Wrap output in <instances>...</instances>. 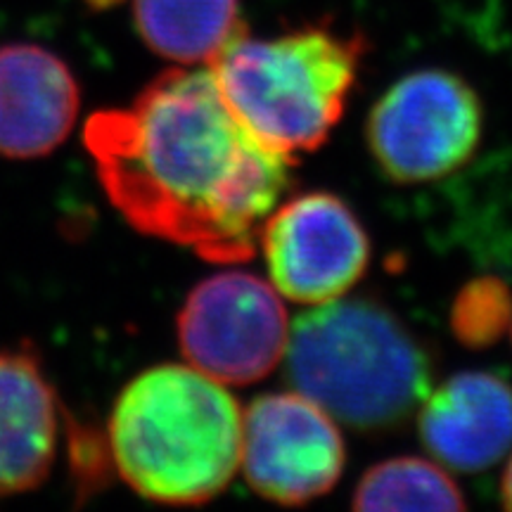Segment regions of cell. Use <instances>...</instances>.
<instances>
[{
	"label": "cell",
	"mask_w": 512,
	"mask_h": 512,
	"mask_svg": "<svg viewBox=\"0 0 512 512\" xmlns=\"http://www.w3.org/2000/svg\"><path fill=\"white\" fill-rule=\"evenodd\" d=\"M259 247L280 297L309 306L344 297L370 261L366 228L330 192H306L273 209Z\"/></svg>",
	"instance_id": "52a82bcc"
},
{
	"label": "cell",
	"mask_w": 512,
	"mask_h": 512,
	"mask_svg": "<svg viewBox=\"0 0 512 512\" xmlns=\"http://www.w3.org/2000/svg\"><path fill=\"white\" fill-rule=\"evenodd\" d=\"M83 145L107 200L150 238L245 264L290 183L292 157L254 136L207 67H174L131 105L95 112Z\"/></svg>",
	"instance_id": "6da1fadb"
},
{
	"label": "cell",
	"mask_w": 512,
	"mask_h": 512,
	"mask_svg": "<svg viewBox=\"0 0 512 512\" xmlns=\"http://www.w3.org/2000/svg\"><path fill=\"white\" fill-rule=\"evenodd\" d=\"M420 437L444 467L482 472L512 448V387L491 373H460L422 403Z\"/></svg>",
	"instance_id": "30bf717a"
},
{
	"label": "cell",
	"mask_w": 512,
	"mask_h": 512,
	"mask_svg": "<svg viewBox=\"0 0 512 512\" xmlns=\"http://www.w3.org/2000/svg\"><path fill=\"white\" fill-rule=\"evenodd\" d=\"M453 335L465 347H489L512 325V294L498 278H479L465 285L451 313Z\"/></svg>",
	"instance_id": "5bb4252c"
},
{
	"label": "cell",
	"mask_w": 512,
	"mask_h": 512,
	"mask_svg": "<svg viewBox=\"0 0 512 512\" xmlns=\"http://www.w3.org/2000/svg\"><path fill=\"white\" fill-rule=\"evenodd\" d=\"M482 138V105L470 83L441 69L403 76L368 117V147L384 176L427 183L460 169Z\"/></svg>",
	"instance_id": "5b68a950"
},
{
	"label": "cell",
	"mask_w": 512,
	"mask_h": 512,
	"mask_svg": "<svg viewBox=\"0 0 512 512\" xmlns=\"http://www.w3.org/2000/svg\"><path fill=\"white\" fill-rule=\"evenodd\" d=\"M356 510H463L465 498L446 467L399 456L377 463L354 491Z\"/></svg>",
	"instance_id": "4fadbf2b"
},
{
	"label": "cell",
	"mask_w": 512,
	"mask_h": 512,
	"mask_svg": "<svg viewBox=\"0 0 512 512\" xmlns=\"http://www.w3.org/2000/svg\"><path fill=\"white\" fill-rule=\"evenodd\" d=\"M501 496H503V505L508 510H512V458L508 467H505V475H503V482H501Z\"/></svg>",
	"instance_id": "9a60e30c"
},
{
	"label": "cell",
	"mask_w": 512,
	"mask_h": 512,
	"mask_svg": "<svg viewBox=\"0 0 512 512\" xmlns=\"http://www.w3.org/2000/svg\"><path fill=\"white\" fill-rule=\"evenodd\" d=\"M290 323L280 292L245 271L202 280L178 313L185 361L223 384L264 380L283 361Z\"/></svg>",
	"instance_id": "8992f818"
},
{
	"label": "cell",
	"mask_w": 512,
	"mask_h": 512,
	"mask_svg": "<svg viewBox=\"0 0 512 512\" xmlns=\"http://www.w3.org/2000/svg\"><path fill=\"white\" fill-rule=\"evenodd\" d=\"M119 477L166 505L207 503L240 470L242 411L226 384L176 363L126 384L107 427Z\"/></svg>",
	"instance_id": "7a4b0ae2"
},
{
	"label": "cell",
	"mask_w": 512,
	"mask_h": 512,
	"mask_svg": "<svg viewBox=\"0 0 512 512\" xmlns=\"http://www.w3.org/2000/svg\"><path fill=\"white\" fill-rule=\"evenodd\" d=\"M79 110V83L62 57L34 43L0 48V155H50L74 131Z\"/></svg>",
	"instance_id": "9c48e42d"
},
{
	"label": "cell",
	"mask_w": 512,
	"mask_h": 512,
	"mask_svg": "<svg viewBox=\"0 0 512 512\" xmlns=\"http://www.w3.org/2000/svg\"><path fill=\"white\" fill-rule=\"evenodd\" d=\"M366 38L304 27L271 38L247 29L207 64L242 124L287 157L311 152L342 119Z\"/></svg>",
	"instance_id": "277c9868"
},
{
	"label": "cell",
	"mask_w": 512,
	"mask_h": 512,
	"mask_svg": "<svg viewBox=\"0 0 512 512\" xmlns=\"http://www.w3.org/2000/svg\"><path fill=\"white\" fill-rule=\"evenodd\" d=\"M510 328H512V325H510Z\"/></svg>",
	"instance_id": "e0dca14e"
},
{
	"label": "cell",
	"mask_w": 512,
	"mask_h": 512,
	"mask_svg": "<svg viewBox=\"0 0 512 512\" xmlns=\"http://www.w3.org/2000/svg\"><path fill=\"white\" fill-rule=\"evenodd\" d=\"M347 460L332 415L302 392L266 394L242 413L240 467L259 496L304 505L337 484Z\"/></svg>",
	"instance_id": "ba28073f"
},
{
	"label": "cell",
	"mask_w": 512,
	"mask_h": 512,
	"mask_svg": "<svg viewBox=\"0 0 512 512\" xmlns=\"http://www.w3.org/2000/svg\"><path fill=\"white\" fill-rule=\"evenodd\" d=\"M60 444V401L41 361L0 349V501L46 482Z\"/></svg>",
	"instance_id": "8fae6325"
},
{
	"label": "cell",
	"mask_w": 512,
	"mask_h": 512,
	"mask_svg": "<svg viewBox=\"0 0 512 512\" xmlns=\"http://www.w3.org/2000/svg\"><path fill=\"white\" fill-rule=\"evenodd\" d=\"M138 36L178 67H207L245 24L240 0H133Z\"/></svg>",
	"instance_id": "7c38bea8"
},
{
	"label": "cell",
	"mask_w": 512,
	"mask_h": 512,
	"mask_svg": "<svg viewBox=\"0 0 512 512\" xmlns=\"http://www.w3.org/2000/svg\"><path fill=\"white\" fill-rule=\"evenodd\" d=\"M86 3L91 5V8H95V10H107V8H112V5L121 3V0H86Z\"/></svg>",
	"instance_id": "2e32d148"
},
{
	"label": "cell",
	"mask_w": 512,
	"mask_h": 512,
	"mask_svg": "<svg viewBox=\"0 0 512 512\" xmlns=\"http://www.w3.org/2000/svg\"><path fill=\"white\" fill-rule=\"evenodd\" d=\"M292 387L356 430H389L430 392V363L411 332L382 306L328 302L290 330Z\"/></svg>",
	"instance_id": "3957f363"
}]
</instances>
